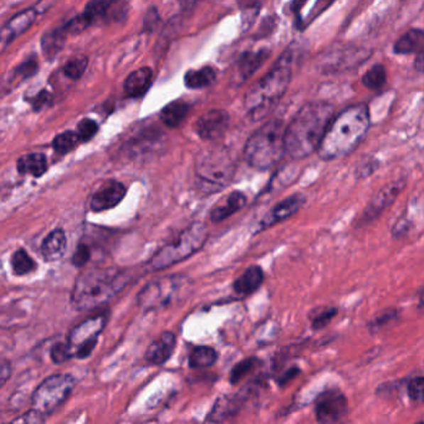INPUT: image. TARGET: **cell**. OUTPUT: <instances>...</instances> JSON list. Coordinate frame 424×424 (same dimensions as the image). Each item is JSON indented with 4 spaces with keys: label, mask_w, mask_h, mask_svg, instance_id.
I'll return each instance as SVG.
<instances>
[{
    "label": "cell",
    "mask_w": 424,
    "mask_h": 424,
    "mask_svg": "<svg viewBox=\"0 0 424 424\" xmlns=\"http://www.w3.org/2000/svg\"><path fill=\"white\" fill-rule=\"evenodd\" d=\"M238 4H239L240 9L245 11L246 14H249V13L256 14L259 11L261 0H238Z\"/></svg>",
    "instance_id": "cell-48"
},
{
    "label": "cell",
    "mask_w": 424,
    "mask_h": 424,
    "mask_svg": "<svg viewBox=\"0 0 424 424\" xmlns=\"http://www.w3.org/2000/svg\"><path fill=\"white\" fill-rule=\"evenodd\" d=\"M16 168L21 175H31L39 178L48 170V160L43 153H31L18 160Z\"/></svg>",
    "instance_id": "cell-25"
},
{
    "label": "cell",
    "mask_w": 424,
    "mask_h": 424,
    "mask_svg": "<svg viewBox=\"0 0 424 424\" xmlns=\"http://www.w3.org/2000/svg\"><path fill=\"white\" fill-rule=\"evenodd\" d=\"M80 138L76 132L72 131H66L62 132L60 135L56 136L54 141H53V147L54 150L60 153V155H66L71 151L75 148L76 146L79 145Z\"/></svg>",
    "instance_id": "cell-33"
},
{
    "label": "cell",
    "mask_w": 424,
    "mask_h": 424,
    "mask_svg": "<svg viewBox=\"0 0 424 424\" xmlns=\"http://www.w3.org/2000/svg\"><path fill=\"white\" fill-rule=\"evenodd\" d=\"M153 72L150 67H141L127 76L124 84L126 95L130 97H140L145 95L152 85Z\"/></svg>",
    "instance_id": "cell-21"
},
{
    "label": "cell",
    "mask_w": 424,
    "mask_h": 424,
    "mask_svg": "<svg viewBox=\"0 0 424 424\" xmlns=\"http://www.w3.org/2000/svg\"><path fill=\"white\" fill-rule=\"evenodd\" d=\"M335 1H336V0H317L314 8H312V11H311L309 16H308V19H305V21H306V24H310V23L314 21L317 16H321L327 8H330V6L334 4ZM306 24H305V26H306Z\"/></svg>",
    "instance_id": "cell-43"
},
{
    "label": "cell",
    "mask_w": 424,
    "mask_h": 424,
    "mask_svg": "<svg viewBox=\"0 0 424 424\" xmlns=\"http://www.w3.org/2000/svg\"><path fill=\"white\" fill-rule=\"evenodd\" d=\"M229 114L225 110H210L200 116L195 130L202 140L214 141L224 135L229 126Z\"/></svg>",
    "instance_id": "cell-12"
},
{
    "label": "cell",
    "mask_w": 424,
    "mask_h": 424,
    "mask_svg": "<svg viewBox=\"0 0 424 424\" xmlns=\"http://www.w3.org/2000/svg\"><path fill=\"white\" fill-rule=\"evenodd\" d=\"M299 372L300 369H296V367H295V369H290L289 371H286V374H284V376H283V377H281V379H279V384H288L289 381H291V379H295V377L298 376V374H299Z\"/></svg>",
    "instance_id": "cell-50"
},
{
    "label": "cell",
    "mask_w": 424,
    "mask_h": 424,
    "mask_svg": "<svg viewBox=\"0 0 424 424\" xmlns=\"http://www.w3.org/2000/svg\"><path fill=\"white\" fill-rule=\"evenodd\" d=\"M305 202H306V198L301 193H295V195H291L285 200H280L279 203H276L263 217V219L260 220L258 232L279 224L283 220L289 219L290 217L296 214L301 210V207L304 205Z\"/></svg>",
    "instance_id": "cell-13"
},
{
    "label": "cell",
    "mask_w": 424,
    "mask_h": 424,
    "mask_svg": "<svg viewBox=\"0 0 424 424\" xmlns=\"http://www.w3.org/2000/svg\"><path fill=\"white\" fill-rule=\"evenodd\" d=\"M264 270L259 265H251L233 283V291L239 296H249L264 283Z\"/></svg>",
    "instance_id": "cell-20"
},
{
    "label": "cell",
    "mask_w": 424,
    "mask_h": 424,
    "mask_svg": "<svg viewBox=\"0 0 424 424\" xmlns=\"http://www.w3.org/2000/svg\"><path fill=\"white\" fill-rule=\"evenodd\" d=\"M246 397L248 396L245 393V389L238 393L227 394V396L220 397L215 402L213 408L210 412V415L205 420L207 422H224L227 419L234 417L243 407Z\"/></svg>",
    "instance_id": "cell-17"
},
{
    "label": "cell",
    "mask_w": 424,
    "mask_h": 424,
    "mask_svg": "<svg viewBox=\"0 0 424 424\" xmlns=\"http://www.w3.org/2000/svg\"><path fill=\"white\" fill-rule=\"evenodd\" d=\"M270 58L269 49H261L259 51H246L240 56L237 70L241 80H246L254 75L255 71L261 67L265 61Z\"/></svg>",
    "instance_id": "cell-22"
},
{
    "label": "cell",
    "mask_w": 424,
    "mask_h": 424,
    "mask_svg": "<svg viewBox=\"0 0 424 424\" xmlns=\"http://www.w3.org/2000/svg\"><path fill=\"white\" fill-rule=\"evenodd\" d=\"M89 26H91L90 23L87 21L85 16L81 14V16H75L74 19H71L69 23H66L65 26H62V29L65 31L67 36H70V34H77V33L85 31Z\"/></svg>",
    "instance_id": "cell-41"
},
{
    "label": "cell",
    "mask_w": 424,
    "mask_h": 424,
    "mask_svg": "<svg viewBox=\"0 0 424 424\" xmlns=\"http://www.w3.org/2000/svg\"><path fill=\"white\" fill-rule=\"evenodd\" d=\"M51 96L48 91H41L33 99V107L34 110H41L50 102Z\"/></svg>",
    "instance_id": "cell-47"
},
{
    "label": "cell",
    "mask_w": 424,
    "mask_h": 424,
    "mask_svg": "<svg viewBox=\"0 0 424 424\" xmlns=\"http://www.w3.org/2000/svg\"><path fill=\"white\" fill-rule=\"evenodd\" d=\"M66 36L67 34L62 29V26L44 34L41 38L40 45L46 59H54L62 50V48L65 45Z\"/></svg>",
    "instance_id": "cell-26"
},
{
    "label": "cell",
    "mask_w": 424,
    "mask_h": 424,
    "mask_svg": "<svg viewBox=\"0 0 424 424\" xmlns=\"http://www.w3.org/2000/svg\"><path fill=\"white\" fill-rule=\"evenodd\" d=\"M308 0H293V4H291V11L294 13L295 16H299L300 11L303 9L305 3Z\"/></svg>",
    "instance_id": "cell-51"
},
{
    "label": "cell",
    "mask_w": 424,
    "mask_h": 424,
    "mask_svg": "<svg viewBox=\"0 0 424 424\" xmlns=\"http://www.w3.org/2000/svg\"><path fill=\"white\" fill-rule=\"evenodd\" d=\"M387 80V74H386V69L384 65L377 64V65L372 66L362 77V84H364L367 89L372 91L381 90L384 87Z\"/></svg>",
    "instance_id": "cell-31"
},
{
    "label": "cell",
    "mask_w": 424,
    "mask_h": 424,
    "mask_svg": "<svg viewBox=\"0 0 424 424\" xmlns=\"http://www.w3.org/2000/svg\"><path fill=\"white\" fill-rule=\"evenodd\" d=\"M193 283L185 275H168L146 285L137 295V305L145 312L178 304L190 294Z\"/></svg>",
    "instance_id": "cell-7"
},
{
    "label": "cell",
    "mask_w": 424,
    "mask_h": 424,
    "mask_svg": "<svg viewBox=\"0 0 424 424\" xmlns=\"http://www.w3.org/2000/svg\"><path fill=\"white\" fill-rule=\"evenodd\" d=\"M337 309L336 308H326V309L322 310L321 312L316 315L314 319H312V329L314 330H321L324 329L325 326H327V325L331 322V320L336 317V315H337Z\"/></svg>",
    "instance_id": "cell-38"
},
{
    "label": "cell",
    "mask_w": 424,
    "mask_h": 424,
    "mask_svg": "<svg viewBox=\"0 0 424 424\" xmlns=\"http://www.w3.org/2000/svg\"><path fill=\"white\" fill-rule=\"evenodd\" d=\"M195 0H180V6H183V9H190L195 6Z\"/></svg>",
    "instance_id": "cell-53"
},
{
    "label": "cell",
    "mask_w": 424,
    "mask_h": 424,
    "mask_svg": "<svg viewBox=\"0 0 424 424\" xmlns=\"http://www.w3.org/2000/svg\"><path fill=\"white\" fill-rule=\"evenodd\" d=\"M190 112V105L183 101H173L161 111V121L170 129L180 127Z\"/></svg>",
    "instance_id": "cell-24"
},
{
    "label": "cell",
    "mask_w": 424,
    "mask_h": 424,
    "mask_svg": "<svg viewBox=\"0 0 424 424\" xmlns=\"http://www.w3.org/2000/svg\"><path fill=\"white\" fill-rule=\"evenodd\" d=\"M217 79V71L210 66H205L198 70H190L185 74V84L188 89L200 90L212 85Z\"/></svg>",
    "instance_id": "cell-27"
},
{
    "label": "cell",
    "mask_w": 424,
    "mask_h": 424,
    "mask_svg": "<svg viewBox=\"0 0 424 424\" xmlns=\"http://www.w3.org/2000/svg\"><path fill=\"white\" fill-rule=\"evenodd\" d=\"M45 420V415L38 412L36 409H31L29 412H26L24 415H21L19 418L14 419V423H43Z\"/></svg>",
    "instance_id": "cell-45"
},
{
    "label": "cell",
    "mask_w": 424,
    "mask_h": 424,
    "mask_svg": "<svg viewBox=\"0 0 424 424\" xmlns=\"http://www.w3.org/2000/svg\"><path fill=\"white\" fill-rule=\"evenodd\" d=\"M397 316V310L387 309L382 311L381 314L377 315L374 320L369 324V327L372 332H376L379 327H382L384 325L388 324L392 320L396 319Z\"/></svg>",
    "instance_id": "cell-39"
},
{
    "label": "cell",
    "mask_w": 424,
    "mask_h": 424,
    "mask_svg": "<svg viewBox=\"0 0 424 424\" xmlns=\"http://www.w3.org/2000/svg\"><path fill=\"white\" fill-rule=\"evenodd\" d=\"M76 381L71 374H54L44 379L31 397L33 408L44 415L55 412L70 397Z\"/></svg>",
    "instance_id": "cell-9"
},
{
    "label": "cell",
    "mask_w": 424,
    "mask_h": 424,
    "mask_svg": "<svg viewBox=\"0 0 424 424\" xmlns=\"http://www.w3.org/2000/svg\"><path fill=\"white\" fill-rule=\"evenodd\" d=\"M112 1L114 0H90L86 6L82 16H85L90 24H92L94 21L105 16Z\"/></svg>",
    "instance_id": "cell-34"
},
{
    "label": "cell",
    "mask_w": 424,
    "mask_h": 424,
    "mask_svg": "<svg viewBox=\"0 0 424 424\" xmlns=\"http://www.w3.org/2000/svg\"><path fill=\"white\" fill-rule=\"evenodd\" d=\"M71 357H74V354L71 352V349L69 347L67 342L66 344H56L51 349V359L55 364H64L66 361H69Z\"/></svg>",
    "instance_id": "cell-40"
},
{
    "label": "cell",
    "mask_w": 424,
    "mask_h": 424,
    "mask_svg": "<svg viewBox=\"0 0 424 424\" xmlns=\"http://www.w3.org/2000/svg\"><path fill=\"white\" fill-rule=\"evenodd\" d=\"M349 412V401L337 389H330L321 394L315 404V415L320 423H336Z\"/></svg>",
    "instance_id": "cell-11"
},
{
    "label": "cell",
    "mask_w": 424,
    "mask_h": 424,
    "mask_svg": "<svg viewBox=\"0 0 424 424\" xmlns=\"http://www.w3.org/2000/svg\"><path fill=\"white\" fill-rule=\"evenodd\" d=\"M11 374V364L4 359H0V387L6 384Z\"/></svg>",
    "instance_id": "cell-49"
},
{
    "label": "cell",
    "mask_w": 424,
    "mask_h": 424,
    "mask_svg": "<svg viewBox=\"0 0 424 424\" xmlns=\"http://www.w3.org/2000/svg\"><path fill=\"white\" fill-rule=\"evenodd\" d=\"M207 238L208 232L205 225L202 223H193L188 228H185L175 240L161 248L152 256V259L147 264L148 269L151 271H161L188 259L202 249Z\"/></svg>",
    "instance_id": "cell-8"
},
{
    "label": "cell",
    "mask_w": 424,
    "mask_h": 424,
    "mask_svg": "<svg viewBox=\"0 0 424 424\" xmlns=\"http://www.w3.org/2000/svg\"><path fill=\"white\" fill-rule=\"evenodd\" d=\"M89 65V60L85 56H75L66 62L62 71L65 76L71 80H79L81 76L85 74L86 69Z\"/></svg>",
    "instance_id": "cell-35"
},
{
    "label": "cell",
    "mask_w": 424,
    "mask_h": 424,
    "mask_svg": "<svg viewBox=\"0 0 424 424\" xmlns=\"http://www.w3.org/2000/svg\"><path fill=\"white\" fill-rule=\"evenodd\" d=\"M424 33L420 29L409 31L394 44L396 54H413L423 50Z\"/></svg>",
    "instance_id": "cell-28"
},
{
    "label": "cell",
    "mask_w": 424,
    "mask_h": 424,
    "mask_svg": "<svg viewBox=\"0 0 424 424\" xmlns=\"http://www.w3.org/2000/svg\"><path fill=\"white\" fill-rule=\"evenodd\" d=\"M423 377L422 376H415L411 379L407 386V393L412 402L420 404L423 402Z\"/></svg>",
    "instance_id": "cell-37"
},
{
    "label": "cell",
    "mask_w": 424,
    "mask_h": 424,
    "mask_svg": "<svg viewBox=\"0 0 424 424\" xmlns=\"http://www.w3.org/2000/svg\"><path fill=\"white\" fill-rule=\"evenodd\" d=\"M90 249L86 245L80 244L77 246L75 254L72 256V264L77 266V268H80V266H84L90 260Z\"/></svg>",
    "instance_id": "cell-44"
},
{
    "label": "cell",
    "mask_w": 424,
    "mask_h": 424,
    "mask_svg": "<svg viewBox=\"0 0 424 424\" xmlns=\"http://www.w3.org/2000/svg\"><path fill=\"white\" fill-rule=\"evenodd\" d=\"M38 11L36 9H26L16 16H13L6 26L0 29V51L11 45L16 38L23 36L36 21Z\"/></svg>",
    "instance_id": "cell-14"
},
{
    "label": "cell",
    "mask_w": 424,
    "mask_h": 424,
    "mask_svg": "<svg viewBox=\"0 0 424 424\" xmlns=\"http://www.w3.org/2000/svg\"><path fill=\"white\" fill-rule=\"evenodd\" d=\"M11 268L14 274L23 276V275L29 274L34 271L36 268V263L31 255L26 253L24 249L16 250V253L11 256Z\"/></svg>",
    "instance_id": "cell-30"
},
{
    "label": "cell",
    "mask_w": 424,
    "mask_h": 424,
    "mask_svg": "<svg viewBox=\"0 0 424 424\" xmlns=\"http://www.w3.org/2000/svg\"><path fill=\"white\" fill-rule=\"evenodd\" d=\"M109 320L107 312L96 315L86 319L71 330L67 344L72 354L77 359H86L90 356L97 344L102 330L105 329Z\"/></svg>",
    "instance_id": "cell-10"
},
{
    "label": "cell",
    "mask_w": 424,
    "mask_h": 424,
    "mask_svg": "<svg viewBox=\"0 0 424 424\" xmlns=\"http://www.w3.org/2000/svg\"><path fill=\"white\" fill-rule=\"evenodd\" d=\"M158 21H160V16H158V13H157V9L152 8V9L148 11V13H147V16H146L145 18L146 31L152 33V31H155V28L157 26V24H158Z\"/></svg>",
    "instance_id": "cell-46"
},
{
    "label": "cell",
    "mask_w": 424,
    "mask_h": 424,
    "mask_svg": "<svg viewBox=\"0 0 424 424\" xmlns=\"http://www.w3.org/2000/svg\"><path fill=\"white\" fill-rule=\"evenodd\" d=\"M177 339L173 332H163L150 344L146 351V361L155 366H162L172 357L175 352Z\"/></svg>",
    "instance_id": "cell-18"
},
{
    "label": "cell",
    "mask_w": 424,
    "mask_h": 424,
    "mask_svg": "<svg viewBox=\"0 0 424 424\" xmlns=\"http://www.w3.org/2000/svg\"><path fill=\"white\" fill-rule=\"evenodd\" d=\"M334 116V106L324 101L310 102L301 107L285 127V153L294 160L312 155L319 148Z\"/></svg>",
    "instance_id": "cell-1"
},
{
    "label": "cell",
    "mask_w": 424,
    "mask_h": 424,
    "mask_svg": "<svg viewBox=\"0 0 424 424\" xmlns=\"http://www.w3.org/2000/svg\"><path fill=\"white\" fill-rule=\"evenodd\" d=\"M293 51L286 50L274 67L255 84L245 96V107L254 119L263 117L285 95L291 81Z\"/></svg>",
    "instance_id": "cell-4"
},
{
    "label": "cell",
    "mask_w": 424,
    "mask_h": 424,
    "mask_svg": "<svg viewBox=\"0 0 424 424\" xmlns=\"http://www.w3.org/2000/svg\"><path fill=\"white\" fill-rule=\"evenodd\" d=\"M369 127L367 105L349 106L330 122L317 148L320 158L332 161L349 155L364 140Z\"/></svg>",
    "instance_id": "cell-2"
},
{
    "label": "cell",
    "mask_w": 424,
    "mask_h": 424,
    "mask_svg": "<svg viewBox=\"0 0 424 424\" xmlns=\"http://www.w3.org/2000/svg\"><path fill=\"white\" fill-rule=\"evenodd\" d=\"M66 245H67V240H66L65 232L62 229L53 230L41 245V253L44 259L48 261L60 259L62 255L65 254Z\"/></svg>",
    "instance_id": "cell-23"
},
{
    "label": "cell",
    "mask_w": 424,
    "mask_h": 424,
    "mask_svg": "<svg viewBox=\"0 0 424 424\" xmlns=\"http://www.w3.org/2000/svg\"><path fill=\"white\" fill-rule=\"evenodd\" d=\"M285 127L283 121H269L250 136L244 147L250 167L266 170L279 163L285 155Z\"/></svg>",
    "instance_id": "cell-6"
},
{
    "label": "cell",
    "mask_w": 424,
    "mask_h": 424,
    "mask_svg": "<svg viewBox=\"0 0 424 424\" xmlns=\"http://www.w3.org/2000/svg\"><path fill=\"white\" fill-rule=\"evenodd\" d=\"M218 359V354L210 346H197L192 349L188 359L190 369H202L212 367Z\"/></svg>",
    "instance_id": "cell-29"
},
{
    "label": "cell",
    "mask_w": 424,
    "mask_h": 424,
    "mask_svg": "<svg viewBox=\"0 0 424 424\" xmlns=\"http://www.w3.org/2000/svg\"><path fill=\"white\" fill-rule=\"evenodd\" d=\"M99 132V125L97 122L90 119H84L80 124L77 125V131L76 134L80 138V142H87L91 138L95 137L96 134Z\"/></svg>",
    "instance_id": "cell-36"
},
{
    "label": "cell",
    "mask_w": 424,
    "mask_h": 424,
    "mask_svg": "<svg viewBox=\"0 0 424 424\" xmlns=\"http://www.w3.org/2000/svg\"><path fill=\"white\" fill-rule=\"evenodd\" d=\"M125 185L121 182L111 180L92 195L90 208L94 212H104V210L115 208L116 205L125 198Z\"/></svg>",
    "instance_id": "cell-16"
},
{
    "label": "cell",
    "mask_w": 424,
    "mask_h": 424,
    "mask_svg": "<svg viewBox=\"0 0 424 424\" xmlns=\"http://www.w3.org/2000/svg\"><path fill=\"white\" fill-rule=\"evenodd\" d=\"M403 188V180H397L379 190V193L374 195L372 200L369 202V205L366 207L364 215H362L364 222H371L374 218H377L386 208H388L389 205L393 203Z\"/></svg>",
    "instance_id": "cell-15"
},
{
    "label": "cell",
    "mask_w": 424,
    "mask_h": 424,
    "mask_svg": "<svg viewBox=\"0 0 424 424\" xmlns=\"http://www.w3.org/2000/svg\"><path fill=\"white\" fill-rule=\"evenodd\" d=\"M38 61L36 59L33 60H26V62H23L18 69H16V75L21 76V79H29L31 76H34L38 71Z\"/></svg>",
    "instance_id": "cell-42"
},
{
    "label": "cell",
    "mask_w": 424,
    "mask_h": 424,
    "mask_svg": "<svg viewBox=\"0 0 424 424\" xmlns=\"http://www.w3.org/2000/svg\"><path fill=\"white\" fill-rule=\"evenodd\" d=\"M259 364L260 361L256 357H248L238 362L230 371V384H239L240 381H243L248 374H251Z\"/></svg>",
    "instance_id": "cell-32"
},
{
    "label": "cell",
    "mask_w": 424,
    "mask_h": 424,
    "mask_svg": "<svg viewBox=\"0 0 424 424\" xmlns=\"http://www.w3.org/2000/svg\"><path fill=\"white\" fill-rule=\"evenodd\" d=\"M248 202L246 195L240 192V190H234L228 195H225L224 198L217 203V205L210 210V220L213 223H220L223 220L228 219L229 217L238 213L239 210L244 208L245 205Z\"/></svg>",
    "instance_id": "cell-19"
},
{
    "label": "cell",
    "mask_w": 424,
    "mask_h": 424,
    "mask_svg": "<svg viewBox=\"0 0 424 424\" xmlns=\"http://www.w3.org/2000/svg\"><path fill=\"white\" fill-rule=\"evenodd\" d=\"M235 161L224 147H212L195 158V180L200 192L213 195L225 190L234 178Z\"/></svg>",
    "instance_id": "cell-5"
},
{
    "label": "cell",
    "mask_w": 424,
    "mask_h": 424,
    "mask_svg": "<svg viewBox=\"0 0 424 424\" xmlns=\"http://www.w3.org/2000/svg\"><path fill=\"white\" fill-rule=\"evenodd\" d=\"M414 67H415L419 72L423 71V50L418 51V56H417L415 62H414Z\"/></svg>",
    "instance_id": "cell-52"
},
{
    "label": "cell",
    "mask_w": 424,
    "mask_h": 424,
    "mask_svg": "<svg viewBox=\"0 0 424 424\" xmlns=\"http://www.w3.org/2000/svg\"><path fill=\"white\" fill-rule=\"evenodd\" d=\"M130 275L116 268H96L82 273L76 280L71 304L76 310H94L106 304L129 283Z\"/></svg>",
    "instance_id": "cell-3"
}]
</instances>
